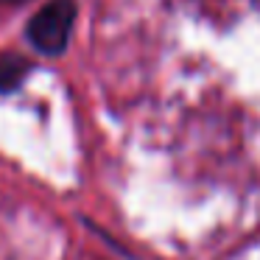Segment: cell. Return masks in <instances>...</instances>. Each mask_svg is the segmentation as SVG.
I'll use <instances>...</instances> for the list:
<instances>
[{
  "label": "cell",
  "mask_w": 260,
  "mask_h": 260,
  "mask_svg": "<svg viewBox=\"0 0 260 260\" xmlns=\"http://www.w3.org/2000/svg\"><path fill=\"white\" fill-rule=\"evenodd\" d=\"M76 23V3L73 0H51L48 6L31 17L28 40L40 53H62L70 42Z\"/></svg>",
  "instance_id": "6da1fadb"
},
{
  "label": "cell",
  "mask_w": 260,
  "mask_h": 260,
  "mask_svg": "<svg viewBox=\"0 0 260 260\" xmlns=\"http://www.w3.org/2000/svg\"><path fill=\"white\" fill-rule=\"evenodd\" d=\"M31 62L20 53L0 51V92H12L23 84V79L28 76Z\"/></svg>",
  "instance_id": "7a4b0ae2"
},
{
  "label": "cell",
  "mask_w": 260,
  "mask_h": 260,
  "mask_svg": "<svg viewBox=\"0 0 260 260\" xmlns=\"http://www.w3.org/2000/svg\"><path fill=\"white\" fill-rule=\"evenodd\" d=\"M6 3H25V0H6Z\"/></svg>",
  "instance_id": "3957f363"
}]
</instances>
